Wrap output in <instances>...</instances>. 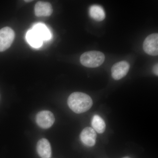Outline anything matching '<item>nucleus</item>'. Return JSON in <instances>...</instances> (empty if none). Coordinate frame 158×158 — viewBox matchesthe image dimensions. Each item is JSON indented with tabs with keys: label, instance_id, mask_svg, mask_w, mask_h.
Returning <instances> with one entry per match:
<instances>
[{
	"label": "nucleus",
	"instance_id": "1",
	"mask_svg": "<svg viewBox=\"0 0 158 158\" xmlns=\"http://www.w3.org/2000/svg\"><path fill=\"white\" fill-rule=\"evenodd\" d=\"M67 103L71 110L77 114L87 112L93 105V101L90 96L79 92L71 94L69 97Z\"/></svg>",
	"mask_w": 158,
	"mask_h": 158
},
{
	"label": "nucleus",
	"instance_id": "2",
	"mask_svg": "<svg viewBox=\"0 0 158 158\" xmlns=\"http://www.w3.org/2000/svg\"><path fill=\"white\" fill-rule=\"evenodd\" d=\"M104 54L99 51H89L82 54L80 58L82 65L88 68H96L104 62Z\"/></svg>",
	"mask_w": 158,
	"mask_h": 158
},
{
	"label": "nucleus",
	"instance_id": "3",
	"mask_svg": "<svg viewBox=\"0 0 158 158\" xmlns=\"http://www.w3.org/2000/svg\"><path fill=\"white\" fill-rule=\"evenodd\" d=\"M15 37L12 29L5 27L0 30V52L6 50L11 46Z\"/></svg>",
	"mask_w": 158,
	"mask_h": 158
},
{
	"label": "nucleus",
	"instance_id": "4",
	"mask_svg": "<svg viewBox=\"0 0 158 158\" xmlns=\"http://www.w3.org/2000/svg\"><path fill=\"white\" fill-rule=\"evenodd\" d=\"M55 118L53 114L50 111L44 110L37 113L36 117V123L42 128L48 129L54 124Z\"/></svg>",
	"mask_w": 158,
	"mask_h": 158
},
{
	"label": "nucleus",
	"instance_id": "5",
	"mask_svg": "<svg viewBox=\"0 0 158 158\" xmlns=\"http://www.w3.org/2000/svg\"><path fill=\"white\" fill-rule=\"evenodd\" d=\"M143 49L146 53L152 56L158 54V34H152L148 36L143 43Z\"/></svg>",
	"mask_w": 158,
	"mask_h": 158
},
{
	"label": "nucleus",
	"instance_id": "6",
	"mask_svg": "<svg viewBox=\"0 0 158 158\" xmlns=\"http://www.w3.org/2000/svg\"><path fill=\"white\" fill-rule=\"evenodd\" d=\"M130 64L126 61H120L115 63L111 69L112 76L115 80H119L127 74L130 69Z\"/></svg>",
	"mask_w": 158,
	"mask_h": 158
},
{
	"label": "nucleus",
	"instance_id": "7",
	"mask_svg": "<svg viewBox=\"0 0 158 158\" xmlns=\"http://www.w3.org/2000/svg\"><path fill=\"white\" fill-rule=\"evenodd\" d=\"M96 132L92 128L87 127L82 131L80 138L82 143L88 147H92L96 143Z\"/></svg>",
	"mask_w": 158,
	"mask_h": 158
},
{
	"label": "nucleus",
	"instance_id": "8",
	"mask_svg": "<svg viewBox=\"0 0 158 158\" xmlns=\"http://www.w3.org/2000/svg\"><path fill=\"white\" fill-rule=\"evenodd\" d=\"M35 15L37 17L48 16L53 12V9L50 3L48 2H38L34 8Z\"/></svg>",
	"mask_w": 158,
	"mask_h": 158
},
{
	"label": "nucleus",
	"instance_id": "9",
	"mask_svg": "<svg viewBox=\"0 0 158 158\" xmlns=\"http://www.w3.org/2000/svg\"><path fill=\"white\" fill-rule=\"evenodd\" d=\"M37 153L41 158H50L52 149L47 139L42 138L38 141L37 145Z\"/></svg>",
	"mask_w": 158,
	"mask_h": 158
},
{
	"label": "nucleus",
	"instance_id": "10",
	"mask_svg": "<svg viewBox=\"0 0 158 158\" xmlns=\"http://www.w3.org/2000/svg\"><path fill=\"white\" fill-rule=\"evenodd\" d=\"M32 30L36 33L43 41L51 39L50 31L44 24H37L34 26Z\"/></svg>",
	"mask_w": 158,
	"mask_h": 158
},
{
	"label": "nucleus",
	"instance_id": "11",
	"mask_svg": "<svg viewBox=\"0 0 158 158\" xmlns=\"http://www.w3.org/2000/svg\"><path fill=\"white\" fill-rule=\"evenodd\" d=\"M90 17L97 21H102L105 19L106 14L103 9L101 6L93 5L89 9Z\"/></svg>",
	"mask_w": 158,
	"mask_h": 158
},
{
	"label": "nucleus",
	"instance_id": "12",
	"mask_svg": "<svg viewBox=\"0 0 158 158\" xmlns=\"http://www.w3.org/2000/svg\"><path fill=\"white\" fill-rule=\"evenodd\" d=\"M26 39L29 44L34 48L40 47L43 42L40 37L32 30L28 31L26 34Z\"/></svg>",
	"mask_w": 158,
	"mask_h": 158
},
{
	"label": "nucleus",
	"instance_id": "13",
	"mask_svg": "<svg viewBox=\"0 0 158 158\" xmlns=\"http://www.w3.org/2000/svg\"><path fill=\"white\" fill-rule=\"evenodd\" d=\"M91 125L94 131L99 134L104 132L106 130V125L104 120L98 115H94L92 118Z\"/></svg>",
	"mask_w": 158,
	"mask_h": 158
},
{
	"label": "nucleus",
	"instance_id": "14",
	"mask_svg": "<svg viewBox=\"0 0 158 158\" xmlns=\"http://www.w3.org/2000/svg\"><path fill=\"white\" fill-rule=\"evenodd\" d=\"M154 73L156 75H158V64L157 63L154 66L153 69Z\"/></svg>",
	"mask_w": 158,
	"mask_h": 158
},
{
	"label": "nucleus",
	"instance_id": "15",
	"mask_svg": "<svg viewBox=\"0 0 158 158\" xmlns=\"http://www.w3.org/2000/svg\"><path fill=\"white\" fill-rule=\"evenodd\" d=\"M123 158H130L129 157H123Z\"/></svg>",
	"mask_w": 158,
	"mask_h": 158
}]
</instances>
